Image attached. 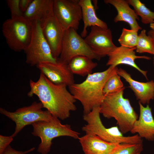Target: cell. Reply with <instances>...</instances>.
Masks as SVG:
<instances>
[{"label":"cell","mask_w":154,"mask_h":154,"mask_svg":"<svg viewBox=\"0 0 154 154\" xmlns=\"http://www.w3.org/2000/svg\"><path fill=\"white\" fill-rule=\"evenodd\" d=\"M79 56H86L98 60L100 59L93 52L76 30L72 28H69L65 31L58 58L68 64L73 58Z\"/></svg>","instance_id":"obj_9"},{"label":"cell","mask_w":154,"mask_h":154,"mask_svg":"<svg viewBox=\"0 0 154 154\" xmlns=\"http://www.w3.org/2000/svg\"><path fill=\"white\" fill-rule=\"evenodd\" d=\"M100 107L94 108L88 113L84 115L83 118L86 122L82 128L86 134L96 135L106 141L115 144L136 143L142 141L137 134L125 136L117 126L106 127L100 118Z\"/></svg>","instance_id":"obj_4"},{"label":"cell","mask_w":154,"mask_h":154,"mask_svg":"<svg viewBox=\"0 0 154 154\" xmlns=\"http://www.w3.org/2000/svg\"><path fill=\"white\" fill-rule=\"evenodd\" d=\"M54 0H33L27 10L24 13V17L33 22L40 23L53 14Z\"/></svg>","instance_id":"obj_19"},{"label":"cell","mask_w":154,"mask_h":154,"mask_svg":"<svg viewBox=\"0 0 154 154\" xmlns=\"http://www.w3.org/2000/svg\"><path fill=\"white\" fill-rule=\"evenodd\" d=\"M91 58L84 56H79L73 58L69 62V69L73 74L82 76L92 73L93 70L98 65Z\"/></svg>","instance_id":"obj_21"},{"label":"cell","mask_w":154,"mask_h":154,"mask_svg":"<svg viewBox=\"0 0 154 154\" xmlns=\"http://www.w3.org/2000/svg\"><path fill=\"white\" fill-rule=\"evenodd\" d=\"M143 150V142L136 143L119 144L111 154H141Z\"/></svg>","instance_id":"obj_25"},{"label":"cell","mask_w":154,"mask_h":154,"mask_svg":"<svg viewBox=\"0 0 154 154\" xmlns=\"http://www.w3.org/2000/svg\"><path fill=\"white\" fill-rule=\"evenodd\" d=\"M42 108L40 102L35 101L29 106L19 108L13 112L0 108V113L15 123V130L11 135L13 138L26 126L40 121H50L56 118L47 110H42Z\"/></svg>","instance_id":"obj_7"},{"label":"cell","mask_w":154,"mask_h":154,"mask_svg":"<svg viewBox=\"0 0 154 154\" xmlns=\"http://www.w3.org/2000/svg\"><path fill=\"white\" fill-rule=\"evenodd\" d=\"M6 1L11 12V18L24 16L20 6V0H7Z\"/></svg>","instance_id":"obj_27"},{"label":"cell","mask_w":154,"mask_h":154,"mask_svg":"<svg viewBox=\"0 0 154 154\" xmlns=\"http://www.w3.org/2000/svg\"><path fill=\"white\" fill-rule=\"evenodd\" d=\"M136 47V51L138 53L147 52L154 55V40L150 36L146 35L144 29L138 35Z\"/></svg>","instance_id":"obj_23"},{"label":"cell","mask_w":154,"mask_h":154,"mask_svg":"<svg viewBox=\"0 0 154 154\" xmlns=\"http://www.w3.org/2000/svg\"><path fill=\"white\" fill-rule=\"evenodd\" d=\"M127 1L129 5L133 7L137 15L141 17L143 23L150 24L154 21V12L150 10L140 0Z\"/></svg>","instance_id":"obj_22"},{"label":"cell","mask_w":154,"mask_h":154,"mask_svg":"<svg viewBox=\"0 0 154 154\" xmlns=\"http://www.w3.org/2000/svg\"><path fill=\"white\" fill-rule=\"evenodd\" d=\"M138 31L123 28L118 41L121 46L128 48L136 47L138 39Z\"/></svg>","instance_id":"obj_24"},{"label":"cell","mask_w":154,"mask_h":154,"mask_svg":"<svg viewBox=\"0 0 154 154\" xmlns=\"http://www.w3.org/2000/svg\"><path fill=\"white\" fill-rule=\"evenodd\" d=\"M78 139L84 154H111L119 144L106 141L96 135L90 134H86Z\"/></svg>","instance_id":"obj_17"},{"label":"cell","mask_w":154,"mask_h":154,"mask_svg":"<svg viewBox=\"0 0 154 154\" xmlns=\"http://www.w3.org/2000/svg\"><path fill=\"white\" fill-rule=\"evenodd\" d=\"M120 77L116 73L107 80L103 89V92L105 95L116 92L124 87Z\"/></svg>","instance_id":"obj_26"},{"label":"cell","mask_w":154,"mask_h":154,"mask_svg":"<svg viewBox=\"0 0 154 154\" xmlns=\"http://www.w3.org/2000/svg\"><path fill=\"white\" fill-rule=\"evenodd\" d=\"M29 85L28 96H37L43 108L53 116L64 120L77 109L76 100L67 90L66 85L55 84L41 73L37 81L30 80Z\"/></svg>","instance_id":"obj_1"},{"label":"cell","mask_w":154,"mask_h":154,"mask_svg":"<svg viewBox=\"0 0 154 154\" xmlns=\"http://www.w3.org/2000/svg\"><path fill=\"white\" fill-rule=\"evenodd\" d=\"M35 149V148L33 147L25 151H18L9 145L2 154H27L33 151Z\"/></svg>","instance_id":"obj_29"},{"label":"cell","mask_w":154,"mask_h":154,"mask_svg":"<svg viewBox=\"0 0 154 154\" xmlns=\"http://www.w3.org/2000/svg\"><path fill=\"white\" fill-rule=\"evenodd\" d=\"M37 67L53 83L69 86L74 83V74L70 70L68 64L58 58L55 62H46L40 63Z\"/></svg>","instance_id":"obj_12"},{"label":"cell","mask_w":154,"mask_h":154,"mask_svg":"<svg viewBox=\"0 0 154 154\" xmlns=\"http://www.w3.org/2000/svg\"><path fill=\"white\" fill-rule=\"evenodd\" d=\"M117 73L129 84L137 100L142 104L149 105L151 100H154V81L140 82L134 80L130 74L121 68H118Z\"/></svg>","instance_id":"obj_16"},{"label":"cell","mask_w":154,"mask_h":154,"mask_svg":"<svg viewBox=\"0 0 154 154\" xmlns=\"http://www.w3.org/2000/svg\"><path fill=\"white\" fill-rule=\"evenodd\" d=\"M93 52L100 59L117 47L113 43L111 30L97 26L91 27L89 34L84 39Z\"/></svg>","instance_id":"obj_11"},{"label":"cell","mask_w":154,"mask_h":154,"mask_svg":"<svg viewBox=\"0 0 154 154\" xmlns=\"http://www.w3.org/2000/svg\"><path fill=\"white\" fill-rule=\"evenodd\" d=\"M13 141V137L11 136L0 135V154H2Z\"/></svg>","instance_id":"obj_28"},{"label":"cell","mask_w":154,"mask_h":154,"mask_svg":"<svg viewBox=\"0 0 154 154\" xmlns=\"http://www.w3.org/2000/svg\"><path fill=\"white\" fill-rule=\"evenodd\" d=\"M104 2L112 5L117 10V13L114 19V22H124L129 25L131 29L138 31L142 29L137 21L139 19L138 16L130 7L127 0H105Z\"/></svg>","instance_id":"obj_18"},{"label":"cell","mask_w":154,"mask_h":154,"mask_svg":"<svg viewBox=\"0 0 154 154\" xmlns=\"http://www.w3.org/2000/svg\"><path fill=\"white\" fill-rule=\"evenodd\" d=\"M125 88L105 95L100 106V112L107 119L114 118L121 132L125 134L130 132L138 115L128 98L123 96Z\"/></svg>","instance_id":"obj_3"},{"label":"cell","mask_w":154,"mask_h":154,"mask_svg":"<svg viewBox=\"0 0 154 154\" xmlns=\"http://www.w3.org/2000/svg\"><path fill=\"white\" fill-rule=\"evenodd\" d=\"M82 9V19L84 23L81 36L85 38L87 34V29L89 27L97 26L103 28H108L107 23L96 16L95 9L91 0H79Z\"/></svg>","instance_id":"obj_20"},{"label":"cell","mask_w":154,"mask_h":154,"mask_svg":"<svg viewBox=\"0 0 154 154\" xmlns=\"http://www.w3.org/2000/svg\"><path fill=\"white\" fill-rule=\"evenodd\" d=\"M118 69L117 66H109L104 71L89 74L82 82L74 83L68 86L70 92L82 104L84 114L95 107H100L105 96L103 89L105 83L110 77L117 73Z\"/></svg>","instance_id":"obj_2"},{"label":"cell","mask_w":154,"mask_h":154,"mask_svg":"<svg viewBox=\"0 0 154 154\" xmlns=\"http://www.w3.org/2000/svg\"><path fill=\"white\" fill-rule=\"evenodd\" d=\"M136 49V47L130 48L122 46H117L108 55V59L106 65L116 67L120 64H124L131 66L139 71L148 80L147 71L141 69L135 63V60L137 59L149 60L151 58L145 56L136 55L135 51Z\"/></svg>","instance_id":"obj_14"},{"label":"cell","mask_w":154,"mask_h":154,"mask_svg":"<svg viewBox=\"0 0 154 154\" xmlns=\"http://www.w3.org/2000/svg\"><path fill=\"white\" fill-rule=\"evenodd\" d=\"M43 34L50 48L54 57L60 55L65 30L54 13L40 23Z\"/></svg>","instance_id":"obj_13"},{"label":"cell","mask_w":154,"mask_h":154,"mask_svg":"<svg viewBox=\"0 0 154 154\" xmlns=\"http://www.w3.org/2000/svg\"><path fill=\"white\" fill-rule=\"evenodd\" d=\"M33 0H20V6L24 13L27 9Z\"/></svg>","instance_id":"obj_30"},{"label":"cell","mask_w":154,"mask_h":154,"mask_svg":"<svg viewBox=\"0 0 154 154\" xmlns=\"http://www.w3.org/2000/svg\"><path fill=\"white\" fill-rule=\"evenodd\" d=\"M32 35L30 42L24 51L26 62L31 66H36L40 63L55 62L57 59L53 56L48 43L43 34L40 23L34 21Z\"/></svg>","instance_id":"obj_8"},{"label":"cell","mask_w":154,"mask_h":154,"mask_svg":"<svg viewBox=\"0 0 154 154\" xmlns=\"http://www.w3.org/2000/svg\"><path fill=\"white\" fill-rule=\"evenodd\" d=\"M150 27L151 29L154 30V21L150 24Z\"/></svg>","instance_id":"obj_32"},{"label":"cell","mask_w":154,"mask_h":154,"mask_svg":"<svg viewBox=\"0 0 154 154\" xmlns=\"http://www.w3.org/2000/svg\"><path fill=\"white\" fill-rule=\"evenodd\" d=\"M32 134L41 139L37 151L41 154H47L50 151L52 140L61 136H67L78 139L80 133L73 130L69 124H63L59 119L55 118L49 121H40L31 124Z\"/></svg>","instance_id":"obj_5"},{"label":"cell","mask_w":154,"mask_h":154,"mask_svg":"<svg viewBox=\"0 0 154 154\" xmlns=\"http://www.w3.org/2000/svg\"><path fill=\"white\" fill-rule=\"evenodd\" d=\"M153 98L154 100V92H153Z\"/></svg>","instance_id":"obj_34"},{"label":"cell","mask_w":154,"mask_h":154,"mask_svg":"<svg viewBox=\"0 0 154 154\" xmlns=\"http://www.w3.org/2000/svg\"><path fill=\"white\" fill-rule=\"evenodd\" d=\"M140 114L134 123L130 132L137 133L141 138L154 141V119L149 105L144 107L139 102Z\"/></svg>","instance_id":"obj_15"},{"label":"cell","mask_w":154,"mask_h":154,"mask_svg":"<svg viewBox=\"0 0 154 154\" xmlns=\"http://www.w3.org/2000/svg\"><path fill=\"white\" fill-rule=\"evenodd\" d=\"M33 23L24 16L8 19L2 24V32L9 47L16 52L24 51L31 40Z\"/></svg>","instance_id":"obj_6"},{"label":"cell","mask_w":154,"mask_h":154,"mask_svg":"<svg viewBox=\"0 0 154 154\" xmlns=\"http://www.w3.org/2000/svg\"><path fill=\"white\" fill-rule=\"evenodd\" d=\"M153 66L154 67V55L153 56Z\"/></svg>","instance_id":"obj_33"},{"label":"cell","mask_w":154,"mask_h":154,"mask_svg":"<svg viewBox=\"0 0 154 154\" xmlns=\"http://www.w3.org/2000/svg\"><path fill=\"white\" fill-rule=\"evenodd\" d=\"M147 35L150 36L154 40V30L151 29L147 33Z\"/></svg>","instance_id":"obj_31"},{"label":"cell","mask_w":154,"mask_h":154,"mask_svg":"<svg viewBox=\"0 0 154 154\" xmlns=\"http://www.w3.org/2000/svg\"><path fill=\"white\" fill-rule=\"evenodd\" d=\"M54 16L65 30L78 28L82 19V11L78 0H54Z\"/></svg>","instance_id":"obj_10"}]
</instances>
